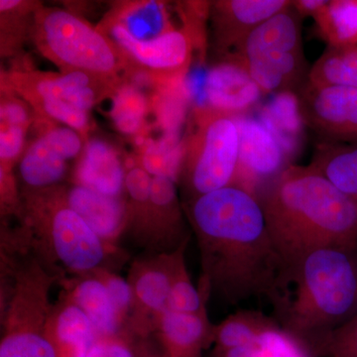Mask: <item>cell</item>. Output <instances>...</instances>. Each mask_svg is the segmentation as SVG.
I'll return each mask as SVG.
<instances>
[{"instance_id":"cell-1","label":"cell","mask_w":357,"mask_h":357,"mask_svg":"<svg viewBox=\"0 0 357 357\" xmlns=\"http://www.w3.org/2000/svg\"><path fill=\"white\" fill-rule=\"evenodd\" d=\"M185 213L201 253V288L231 305L266 298L278 311L290 270L257 197L232 184L189 201Z\"/></svg>"},{"instance_id":"cell-2","label":"cell","mask_w":357,"mask_h":357,"mask_svg":"<svg viewBox=\"0 0 357 357\" xmlns=\"http://www.w3.org/2000/svg\"><path fill=\"white\" fill-rule=\"evenodd\" d=\"M257 198L289 270L316 249L357 250V199L309 166H287Z\"/></svg>"},{"instance_id":"cell-3","label":"cell","mask_w":357,"mask_h":357,"mask_svg":"<svg viewBox=\"0 0 357 357\" xmlns=\"http://www.w3.org/2000/svg\"><path fill=\"white\" fill-rule=\"evenodd\" d=\"M282 328L321 342L357 314V250L316 249L294 263L287 296L276 312Z\"/></svg>"},{"instance_id":"cell-4","label":"cell","mask_w":357,"mask_h":357,"mask_svg":"<svg viewBox=\"0 0 357 357\" xmlns=\"http://www.w3.org/2000/svg\"><path fill=\"white\" fill-rule=\"evenodd\" d=\"M30 37L40 53L63 73H86L121 84L132 70L114 40L64 9L41 4L35 11Z\"/></svg>"},{"instance_id":"cell-5","label":"cell","mask_w":357,"mask_h":357,"mask_svg":"<svg viewBox=\"0 0 357 357\" xmlns=\"http://www.w3.org/2000/svg\"><path fill=\"white\" fill-rule=\"evenodd\" d=\"M302 17L292 6L255 28L234 58L261 93L299 91L309 79Z\"/></svg>"},{"instance_id":"cell-6","label":"cell","mask_w":357,"mask_h":357,"mask_svg":"<svg viewBox=\"0 0 357 357\" xmlns=\"http://www.w3.org/2000/svg\"><path fill=\"white\" fill-rule=\"evenodd\" d=\"M194 121L178 166L190 201L234 184L241 154L236 114L204 105L195 109Z\"/></svg>"},{"instance_id":"cell-7","label":"cell","mask_w":357,"mask_h":357,"mask_svg":"<svg viewBox=\"0 0 357 357\" xmlns=\"http://www.w3.org/2000/svg\"><path fill=\"white\" fill-rule=\"evenodd\" d=\"M27 213L54 257L69 271L91 273L107 257L105 241L66 204L61 187L31 191Z\"/></svg>"},{"instance_id":"cell-8","label":"cell","mask_w":357,"mask_h":357,"mask_svg":"<svg viewBox=\"0 0 357 357\" xmlns=\"http://www.w3.org/2000/svg\"><path fill=\"white\" fill-rule=\"evenodd\" d=\"M98 28L114 40L128 56L132 65L130 75H143L156 89L182 86L184 83L196 47L191 34L185 28L174 29L148 41L134 39L119 25L100 23Z\"/></svg>"},{"instance_id":"cell-9","label":"cell","mask_w":357,"mask_h":357,"mask_svg":"<svg viewBox=\"0 0 357 357\" xmlns=\"http://www.w3.org/2000/svg\"><path fill=\"white\" fill-rule=\"evenodd\" d=\"M121 84L82 72L46 73L17 68L1 73V86L25 100L29 107L41 103H65L89 112L112 98Z\"/></svg>"},{"instance_id":"cell-10","label":"cell","mask_w":357,"mask_h":357,"mask_svg":"<svg viewBox=\"0 0 357 357\" xmlns=\"http://www.w3.org/2000/svg\"><path fill=\"white\" fill-rule=\"evenodd\" d=\"M38 135L25 148L20 160V175L32 191L49 189L64 178L68 162L79 158L86 140L74 129L34 114Z\"/></svg>"},{"instance_id":"cell-11","label":"cell","mask_w":357,"mask_h":357,"mask_svg":"<svg viewBox=\"0 0 357 357\" xmlns=\"http://www.w3.org/2000/svg\"><path fill=\"white\" fill-rule=\"evenodd\" d=\"M298 102L319 144H357V89L307 82L298 91Z\"/></svg>"},{"instance_id":"cell-12","label":"cell","mask_w":357,"mask_h":357,"mask_svg":"<svg viewBox=\"0 0 357 357\" xmlns=\"http://www.w3.org/2000/svg\"><path fill=\"white\" fill-rule=\"evenodd\" d=\"M292 6L290 0H218L211 2L213 42L220 53L236 51L263 22Z\"/></svg>"},{"instance_id":"cell-13","label":"cell","mask_w":357,"mask_h":357,"mask_svg":"<svg viewBox=\"0 0 357 357\" xmlns=\"http://www.w3.org/2000/svg\"><path fill=\"white\" fill-rule=\"evenodd\" d=\"M126 173L121 154L112 143L89 138L75 166V185L112 198H121L126 190Z\"/></svg>"},{"instance_id":"cell-14","label":"cell","mask_w":357,"mask_h":357,"mask_svg":"<svg viewBox=\"0 0 357 357\" xmlns=\"http://www.w3.org/2000/svg\"><path fill=\"white\" fill-rule=\"evenodd\" d=\"M187 244L188 241H185L176 250L134 267L130 281L134 305L147 314H156L157 319L167 310L174 281L185 262Z\"/></svg>"},{"instance_id":"cell-15","label":"cell","mask_w":357,"mask_h":357,"mask_svg":"<svg viewBox=\"0 0 357 357\" xmlns=\"http://www.w3.org/2000/svg\"><path fill=\"white\" fill-rule=\"evenodd\" d=\"M66 204L76 211L105 243L114 241L128 222V204L122 198H112L74 185L61 188Z\"/></svg>"},{"instance_id":"cell-16","label":"cell","mask_w":357,"mask_h":357,"mask_svg":"<svg viewBox=\"0 0 357 357\" xmlns=\"http://www.w3.org/2000/svg\"><path fill=\"white\" fill-rule=\"evenodd\" d=\"M236 121L241 136L238 171L243 168L255 182L269 184L287 168L280 145L259 122L237 116Z\"/></svg>"},{"instance_id":"cell-17","label":"cell","mask_w":357,"mask_h":357,"mask_svg":"<svg viewBox=\"0 0 357 357\" xmlns=\"http://www.w3.org/2000/svg\"><path fill=\"white\" fill-rule=\"evenodd\" d=\"M166 357H199L202 349L213 342L215 326L206 309L199 312L166 310L156 321Z\"/></svg>"},{"instance_id":"cell-18","label":"cell","mask_w":357,"mask_h":357,"mask_svg":"<svg viewBox=\"0 0 357 357\" xmlns=\"http://www.w3.org/2000/svg\"><path fill=\"white\" fill-rule=\"evenodd\" d=\"M260 93L261 91L234 57L213 67L204 84L208 107L236 115L249 109Z\"/></svg>"},{"instance_id":"cell-19","label":"cell","mask_w":357,"mask_h":357,"mask_svg":"<svg viewBox=\"0 0 357 357\" xmlns=\"http://www.w3.org/2000/svg\"><path fill=\"white\" fill-rule=\"evenodd\" d=\"M45 335L57 357H84L100 338L83 310L69 300L46 321Z\"/></svg>"},{"instance_id":"cell-20","label":"cell","mask_w":357,"mask_h":357,"mask_svg":"<svg viewBox=\"0 0 357 357\" xmlns=\"http://www.w3.org/2000/svg\"><path fill=\"white\" fill-rule=\"evenodd\" d=\"M100 23L121 26L139 41L158 38L176 29L165 2L154 0L115 3Z\"/></svg>"},{"instance_id":"cell-21","label":"cell","mask_w":357,"mask_h":357,"mask_svg":"<svg viewBox=\"0 0 357 357\" xmlns=\"http://www.w3.org/2000/svg\"><path fill=\"white\" fill-rule=\"evenodd\" d=\"M70 302L83 310L100 338L121 337L122 323L107 287L98 275L86 276L73 286Z\"/></svg>"},{"instance_id":"cell-22","label":"cell","mask_w":357,"mask_h":357,"mask_svg":"<svg viewBox=\"0 0 357 357\" xmlns=\"http://www.w3.org/2000/svg\"><path fill=\"white\" fill-rule=\"evenodd\" d=\"M309 167L357 199V144H318Z\"/></svg>"},{"instance_id":"cell-23","label":"cell","mask_w":357,"mask_h":357,"mask_svg":"<svg viewBox=\"0 0 357 357\" xmlns=\"http://www.w3.org/2000/svg\"><path fill=\"white\" fill-rule=\"evenodd\" d=\"M314 20L328 46L357 47V0H328Z\"/></svg>"},{"instance_id":"cell-24","label":"cell","mask_w":357,"mask_h":357,"mask_svg":"<svg viewBox=\"0 0 357 357\" xmlns=\"http://www.w3.org/2000/svg\"><path fill=\"white\" fill-rule=\"evenodd\" d=\"M307 82L357 89V47L328 46L310 70Z\"/></svg>"},{"instance_id":"cell-25","label":"cell","mask_w":357,"mask_h":357,"mask_svg":"<svg viewBox=\"0 0 357 357\" xmlns=\"http://www.w3.org/2000/svg\"><path fill=\"white\" fill-rule=\"evenodd\" d=\"M276 323L262 312L241 310L215 326L213 342L222 352L245 347Z\"/></svg>"},{"instance_id":"cell-26","label":"cell","mask_w":357,"mask_h":357,"mask_svg":"<svg viewBox=\"0 0 357 357\" xmlns=\"http://www.w3.org/2000/svg\"><path fill=\"white\" fill-rule=\"evenodd\" d=\"M151 102L139 86L124 81L112 96L110 117L115 128L126 135L139 136L146 128L148 110Z\"/></svg>"},{"instance_id":"cell-27","label":"cell","mask_w":357,"mask_h":357,"mask_svg":"<svg viewBox=\"0 0 357 357\" xmlns=\"http://www.w3.org/2000/svg\"><path fill=\"white\" fill-rule=\"evenodd\" d=\"M225 357H309L304 342L279 324L270 326L255 342L222 352Z\"/></svg>"},{"instance_id":"cell-28","label":"cell","mask_w":357,"mask_h":357,"mask_svg":"<svg viewBox=\"0 0 357 357\" xmlns=\"http://www.w3.org/2000/svg\"><path fill=\"white\" fill-rule=\"evenodd\" d=\"M41 6L36 1L1 0V55L13 56L20 49L23 40L31 33L35 11Z\"/></svg>"},{"instance_id":"cell-29","label":"cell","mask_w":357,"mask_h":357,"mask_svg":"<svg viewBox=\"0 0 357 357\" xmlns=\"http://www.w3.org/2000/svg\"><path fill=\"white\" fill-rule=\"evenodd\" d=\"M0 357H57V352L42 331L9 328L0 344Z\"/></svg>"},{"instance_id":"cell-30","label":"cell","mask_w":357,"mask_h":357,"mask_svg":"<svg viewBox=\"0 0 357 357\" xmlns=\"http://www.w3.org/2000/svg\"><path fill=\"white\" fill-rule=\"evenodd\" d=\"M208 298L210 296L203 289L195 287L184 262L174 281L167 310L178 312H199L206 309Z\"/></svg>"},{"instance_id":"cell-31","label":"cell","mask_w":357,"mask_h":357,"mask_svg":"<svg viewBox=\"0 0 357 357\" xmlns=\"http://www.w3.org/2000/svg\"><path fill=\"white\" fill-rule=\"evenodd\" d=\"M171 136L161 141L146 143L143 148L140 165L152 177H169L176 181L178 176L180 158L173 156Z\"/></svg>"},{"instance_id":"cell-32","label":"cell","mask_w":357,"mask_h":357,"mask_svg":"<svg viewBox=\"0 0 357 357\" xmlns=\"http://www.w3.org/2000/svg\"><path fill=\"white\" fill-rule=\"evenodd\" d=\"M29 128L28 124L0 121V172L11 173L20 161Z\"/></svg>"},{"instance_id":"cell-33","label":"cell","mask_w":357,"mask_h":357,"mask_svg":"<svg viewBox=\"0 0 357 357\" xmlns=\"http://www.w3.org/2000/svg\"><path fill=\"white\" fill-rule=\"evenodd\" d=\"M332 357H357V314L318 342Z\"/></svg>"},{"instance_id":"cell-34","label":"cell","mask_w":357,"mask_h":357,"mask_svg":"<svg viewBox=\"0 0 357 357\" xmlns=\"http://www.w3.org/2000/svg\"><path fill=\"white\" fill-rule=\"evenodd\" d=\"M98 276L105 283L115 311L121 323H123V319L134 306V294L130 282L126 281L119 275L109 274L107 272Z\"/></svg>"},{"instance_id":"cell-35","label":"cell","mask_w":357,"mask_h":357,"mask_svg":"<svg viewBox=\"0 0 357 357\" xmlns=\"http://www.w3.org/2000/svg\"><path fill=\"white\" fill-rule=\"evenodd\" d=\"M84 357H135L123 337L100 338Z\"/></svg>"},{"instance_id":"cell-36","label":"cell","mask_w":357,"mask_h":357,"mask_svg":"<svg viewBox=\"0 0 357 357\" xmlns=\"http://www.w3.org/2000/svg\"><path fill=\"white\" fill-rule=\"evenodd\" d=\"M328 3V0H295L293 7L304 20L307 16L314 18Z\"/></svg>"}]
</instances>
